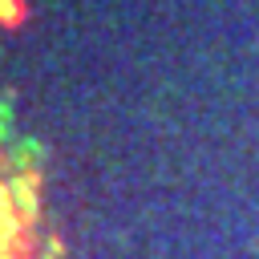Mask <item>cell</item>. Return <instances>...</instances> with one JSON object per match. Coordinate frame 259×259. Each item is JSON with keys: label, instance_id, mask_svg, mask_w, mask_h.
<instances>
[{"label": "cell", "instance_id": "1", "mask_svg": "<svg viewBox=\"0 0 259 259\" xmlns=\"http://www.w3.org/2000/svg\"><path fill=\"white\" fill-rule=\"evenodd\" d=\"M28 20V0H0V28H20Z\"/></svg>", "mask_w": 259, "mask_h": 259}]
</instances>
